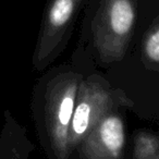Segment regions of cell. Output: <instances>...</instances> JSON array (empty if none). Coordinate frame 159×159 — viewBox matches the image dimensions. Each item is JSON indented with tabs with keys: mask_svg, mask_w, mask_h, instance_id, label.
<instances>
[{
	"mask_svg": "<svg viewBox=\"0 0 159 159\" xmlns=\"http://www.w3.org/2000/svg\"><path fill=\"white\" fill-rule=\"evenodd\" d=\"M82 73L69 66L52 69L36 84L33 116L38 137L50 159H70L68 136Z\"/></svg>",
	"mask_w": 159,
	"mask_h": 159,
	"instance_id": "1",
	"label": "cell"
},
{
	"mask_svg": "<svg viewBox=\"0 0 159 159\" xmlns=\"http://www.w3.org/2000/svg\"><path fill=\"white\" fill-rule=\"evenodd\" d=\"M133 106L134 102L125 92L111 87L102 75L92 74L83 77L77 89L69 128L68 142L72 152L102 118Z\"/></svg>",
	"mask_w": 159,
	"mask_h": 159,
	"instance_id": "2",
	"label": "cell"
},
{
	"mask_svg": "<svg viewBox=\"0 0 159 159\" xmlns=\"http://www.w3.org/2000/svg\"><path fill=\"white\" fill-rule=\"evenodd\" d=\"M135 22V0H100L92 22L93 46L100 66L123 60L134 35Z\"/></svg>",
	"mask_w": 159,
	"mask_h": 159,
	"instance_id": "3",
	"label": "cell"
},
{
	"mask_svg": "<svg viewBox=\"0 0 159 159\" xmlns=\"http://www.w3.org/2000/svg\"><path fill=\"white\" fill-rule=\"evenodd\" d=\"M82 2L83 0L48 1L33 53L36 71H44L66 49Z\"/></svg>",
	"mask_w": 159,
	"mask_h": 159,
	"instance_id": "4",
	"label": "cell"
},
{
	"mask_svg": "<svg viewBox=\"0 0 159 159\" xmlns=\"http://www.w3.org/2000/svg\"><path fill=\"white\" fill-rule=\"evenodd\" d=\"M125 124L121 111L108 113L81 141L75 150L81 159H123Z\"/></svg>",
	"mask_w": 159,
	"mask_h": 159,
	"instance_id": "5",
	"label": "cell"
},
{
	"mask_svg": "<svg viewBox=\"0 0 159 159\" xmlns=\"http://www.w3.org/2000/svg\"><path fill=\"white\" fill-rule=\"evenodd\" d=\"M33 145L25 136V129L6 111L5 128L0 134V159H29Z\"/></svg>",
	"mask_w": 159,
	"mask_h": 159,
	"instance_id": "6",
	"label": "cell"
},
{
	"mask_svg": "<svg viewBox=\"0 0 159 159\" xmlns=\"http://www.w3.org/2000/svg\"><path fill=\"white\" fill-rule=\"evenodd\" d=\"M143 63L148 70L159 71V23L155 19L146 32L143 43Z\"/></svg>",
	"mask_w": 159,
	"mask_h": 159,
	"instance_id": "7",
	"label": "cell"
},
{
	"mask_svg": "<svg viewBox=\"0 0 159 159\" xmlns=\"http://www.w3.org/2000/svg\"><path fill=\"white\" fill-rule=\"evenodd\" d=\"M134 159H159V139L157 134L139 130L134 135Z\"/></svg>",
	"mask_w": 159,
	"mask_h": 159,
	"instance_id": "8",
	"label": "cell"
}]
</instances>
